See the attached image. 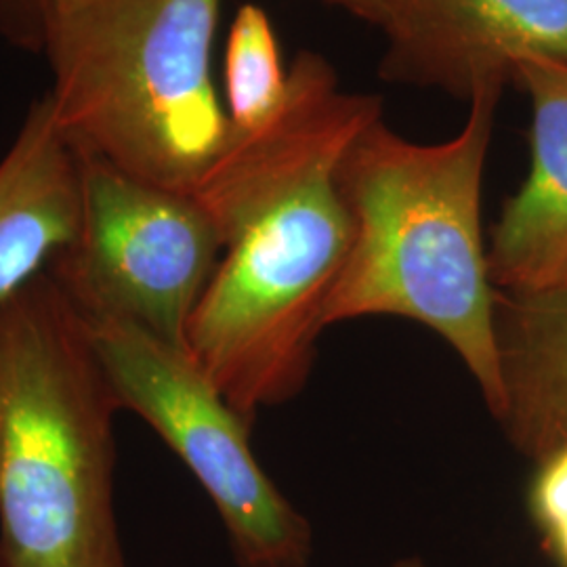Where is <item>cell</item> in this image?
<instances>
[{
    "mask_svg": "<svg viewBox=\"0 0 567 567\" xmlns=\"http://www.w3.org/2000/svg\"><path fill=\"white\" fill-rule=\"evenodd\" d=\"M381 118L379 97L347 91L330 61L301 51L278 112L231 133L192 194L224 250L185 328V351L250 423L307 383L351 244L339 171Z\"/></svg>",
    "mask_w": 567,
    "mask_h": 567,
    "instance_id": "obj_1",
    "label": "cell"
},
{
    "mask_svg": "<svg viewBox=\"0 0 567 567\" xmlns=\"http://www.w3.org/2000/svg\"><path fill=\"white\" fill-rule=\"evenodd\" d=\"M501 95L477 91L447 142H410L381 118L349 147L339 185L351 244L324 307V328L364 316L429 326L461 355L494 416L503 381L482 182Z\"/></svg>",
    "mask_w": 567,
    "mask_h": 567,
    "instance_id": "obj_2",
    "label": "cell"
},
{
    "mask_svg": "<svg viewBox=\"0 0 567 567\" xmlns=\"http://www.w3.org/2000/svg\"><path fill=\"white\" fill-rule=\"evenodd\" d=\"M118 410L89 320L49 269L0 301V567H126Z\"/></svg>",
    "mask_w": 567,
    "mask_h": 567,
    "instance_id": "obj_3",
    "label": "cell"
},
{
    "mask_svg": "<svg viewBox=\"0 0 567 567\" xmlns=\"http://www.w3.org/2000/svg\"><path fill=\"white\" fill-rule=\"evenodd\" d=\"M221 0H41L49 102L74 147L194 194L231 140L210 51Z\"/></svg>",
    "mask_w": 567,
    "mask_h": 567,
    "instance_id": "obj_4",
    "label": "cell"
},
{
    "mask_svg": "<svg viewBox=\"0 0 567 567\" xmlns=\"http://www.w3.org/2000/svg\"><path fill=\"white\" fill-rule=\"evenodd\" d=\"M86 320L121 410L143 419L192 471L224 522L238 566H309V522L255 458L252 423L192 355L131 322Z\"/></svg>",
    "mask_w": 567,
    "mask_h": 567,
    "instance_id": "obj_5",
    "label": "cell"
},
{
    "mask_svg": "<svg viewBox=\"0 0 567 567\" xmlns=\"http://www.w3.org/2000/svg\"><path fill=\"white\" fill-rule=\"evenodd\" d=\"M76 152L79 229L47 269L86 318L124 320L185 349L187 322L221 259L217 227L192 194Z\"/></svg>",
    "mask_w": 567,
    "mask_h": 567,
    "instance_id": "obj_6",
    "label": "cell"
},
{
    "mask_svg": "<svg viewBox=\"0 0 567 567\" xmlns=\"http://www.w3.org/2000/svg\"><path fill=\"white\" fill-rule=\"evenodd\" d=\"M383 76L471 102L526 58L567 61V0H383Z\"/></svg>",
    "mask_w": 567,
    "mask_h": 567,
    "instance_id": "obj_7",
    "label": "cell"
},
{
    "mask_svg": "<svg viewBox=\"0 0 567 567\" xmlns=\"http://www.w3.org/2000/svg\"><path fill=\"white\" fill-rule=\"evenodd\" d=\"M532 103V163L508 198L487 248L503 292H545L567 284V61L526 58L513 70Z\"/></svg>",
    "mask_w": 567,
    "mask_h": 567,
    "instance_id": "obj_8",
    "label": "cell"
},
{
    "mask_svg": "<svg viewBox=\"0 0 567 567\" xmlns=\"http://www.w3.org/2000/svg\"><path fill=\"white\" fill-rule=\"evenodd\" d=\"M79 219V152L47 97L0 161V301L53 264L74 240Z\"/></svg>",
    "mask_w": 567,
    "mask_h": 567,
    "instance_id": "obj_9",
    "label": "cell"
},
{
    "mask_svg": "<svg viewBox=\"0 0 567 567\" xmlns=\"http://www.w3.org/2000/svg\"><path fill=\"white\" fill-rule=\"evenodd\" d=\"M508 440L536 463L567 446V284L494 299Z\"/></svg>",
    "mask_w": 567,
    "mask_h": 567,
    "instance_id": "obj_10",
    "label": "cell"
},
{
    "mask_svg": "<svg viewBox=\"0 0 567 567\" xmlns=\"http://www.w3.org/2000/svg\"><path fill=\"white\" fill-rule=\"evenodd\" d=\"M288 86L280 47L269 16L246 2L229 28L225 47V97L231 133L244 135L269 121Z\"/></svg>",
    "mask_w": 567,
    "mask_h": 567,
    "instance_id": "obj_11",
    "label": "cell"
},
{
    "mask_svg": "<svg viewBox=\"0 0 567 567\" xmlns=\"http://www.w3.org/2000/svg\"><path fill=\"white\" fill-rule=\"evenodd\" d=\"M527 505L548 557L567 567V446L538 461Z\"/></svg>",
    "mask_w": 567,
    "mask_h": 567,
    "instance_id": "obj_12",
    "label": "cell"
},
{
    "mask_svg": "<svg viewBox=\"0 0 567 567\" xmlns=\"http://www.w3.org/2000/svg\"><path fill=\"white\" fill-rule=\"evenodd\" d=\"M334 7H341L347 13H351L358 20L368 21L377 28H381L383 21V0H326Z\"/></svg>",
    "mask_w": 567,
    "mask_h": 567,
    "instance_id": "obj_13",
    "label": "cell"
},
{
    "mask_svg": "<svg viewBox=\"0 0 567 567\" xmlns=\"http://www.w3.org/2000/svg\"><path fill=\"white\" fill-rule=\"evenodd\" d=\"M389 567H426V564L419 557H404V559H398L395 564H391Z\"/></svg>",
    "mask_w": 567,
    "mask_h": 567,
    "instance_id": "obj_14",
    "label": "cell"
},
{
    "mask_svg": "<svg viewBox=\"0 0 567 567\" xmlns=\"http://www.w3.org/2000/svg\"><path fill=\"white\" fill-rule=\"evenodd\" d=\"M39 2H41V0H20L21 7L30 13V18H34V11H37Z\"/></svg>",
    "mask_w": 567,
    "mask_h": 567,
    "instance_id": "obj_15",
    "label": "cell"
}]
</instances>
